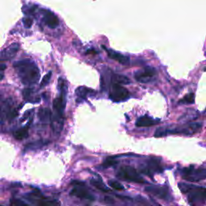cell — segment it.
Segmentation results:
<instances>
[{"mask_svg":"<svg viewBox=\"0 0 206 206\" xmlns=\"http://www.w3.org/2000/svg\"><path fill=\"white\" fill-rule=\"evenodd\" d=\"M183 178L191 182H197L204 180L206 177V170L204 168L195 169L194 166L186 167L183 170Z\"/></svg>","mask_w":206,"mask_h":206,"instance_id":"cell-5","label":"cell"},{"mask_svg":"<svg viewBox=\"0 0 206 206\" xmlns=\"http://www.w3.org/2000/svg\"><path fill=\"white\" fill-rule=\"evenodd\" d=\"M108 184H109V185H110L111 188H114V189H116V190H118V191H122L125 189L124 186L122 185V184L119 183L118 181L111 180H109Z\"/></svg>","mask_w":206,"mask_h":206,"instance_id":"cell-25","label":"cell"},{"mask_svg":"<svg viewBox=\"0 0 206 206\" xmlns=\"http://www.w3.org/2000/svg\"><path fill=\"white\" fill-rule=\"evenodd\" d=\"M118 161L116 160V156H114V157H108L104 163H102L103 168H107V167H112V166H115V165L118 164Z\"/></svg>","mask_w":206,"mask_h":206,"instance_id":"cell-23","label":"cell"},{"mask_svg":"<svg viewBox=\"0 0 206 206\" xmlns=\"http://www.w3.org/2000/svg\"><path fill=\"white\" fill-rule=\"evenodd\" d=\"M46 144V142L43 140H39V141H36V142H31L29 144H28L25 147V151H32V150H35V149H38L42 147L43 146Z\"/></svg>","mask_w":206,"mask_h":206,"instance_id":"cell-22","label":"cell"},{"mask_svg":"<svg viewBox=\"0 0 206 206\" xmlns=\"http://www.w3.org/2000/svg\"><path fill=\"white\" fill-rule=\"evenodd\" d=\"M23 23L26 28H30L32 24V20L31 19H23Z\"/></svg>","mask_w":206,"mask_h":206,"instance_id":"cell-32","label":"cell"},{"mask_svg":"<svg viewBox=\"0 0 206 206\" xmlns=\"http://www.w3.org/2000/svg\"><path fill=\"white\" fill-rule=\"evenodd\" d=\"M90 184L94 186L95 188H98V190L101 191L103 192H110V190L105 185V184L101 181V179L98 178H92L90 179Z\"/></svg>","mask_w":206,"mask_h":206,"instance_id":"cell-19","label":"cell"},{"mask_svg":"<svg viewBox=\"0 0 206 206\" xmlns=\"http://www.w3.org/2000/svg\"><path fill=\"white\" fill-rule=\"evenodd\" d=\"M105 201L109 203V204H114L115 203V201L113 200V198L109 197H105Z\"/></svg>","mask_w":206,"mask_h":206,"instance_id":"cell-33","label":"cell"},{"mask_svg":"<svg viewBox=\"0 0 206 206\" xmlns=\"http://www.w3.org/2000/svg\"><path fill=\"white\" fill-rule=\"evenodd\" d=\"M205 188L195 186L188 193V201L190 204H195L197 202H204L205 200Z\"/></svg>","mask_w":206,"mask_h":206,"instance_id":"cell-9","label":"cell"},{"mask_svg":"<svg viewBox=\"0 0 206 206\" xmlns=\"http://www.w3.org/2000/svg\"><path fill=\"white\" fill-rule=\"evenodd\" d=\"M139 171L143 174L152 177L151 175L153 174L154 172H162V168H161L159 161L156 160V159H152V160H150L149 162H147V165H142L140 167Z\"/></svg>","mask_w":206,"mask_h":206,"instance_id":"cell-10","label":"cell"},{"mask_svg":"<svg viewBox=\"0 0 206 206\" xmlns=\"http://www.w3.org/2000/svg\"><path fill=\"white\" fill-rule=\"evenodd\" d=\"M6 69H7L6 64L1 63L0 64V81H2L4 78V71Z\"/></svg>","mask_w":206,"mask_h":206,"instance_id":"cell-30","label":"cell"},{"mask_svg":"<svg viewBox=\"0 0 206 206\" xmlns=\"http://www.w3.org/2000/svg\"><path fill=\"white\" fill-rule=\"evenodd\" d=\"M98 52L96 50H94V49H88L87 52H86V54H97Z\"/></svg>","mask_w":206,"mask_h":206,"instance_id":"cell-34","label":"cell"},{"mask_svg":"<svg viewBox=\"0 0 206 206\" xmlns=\"http://www.w3.org/2000/svg\"><path fill=\"white\" fill-rule=\"evenodd\" d=\"M118 177L124 180L137 184H144L146 181L139 173L131 166H122L118 172Z\"/></svg>","mask_w":206,"mask_h":206,"instance_id":"cell-3","label":"cell"},{"mask_svg":"<svg viewBox=\"0 0 206 206\" xmlns=\"http://www.w3.org/2000/svg\"><path fill=\"white\" fill-rule=\"evenodd\" d=\"M129 98L128 90L122 85L112 82L110 90V98L115 102L123 101Z\"/></svg>","mask_w":206,"mask_h":206,"instance_id":"cell-4","label":"cell"},{"mask_svg":"<svg viewBox=\"0 0 206 206\" xmlns=\"http://www.w3.org/2000/svg\"><path fill=\"white\" fill-rule=\"evenodd\" d=\"M38 204L41 206H54L58 205V204H60V203L57 201H48L39 202Z\"/></svg>","mask_w":206,"mask_h":206,"instance_id":"cell-28","label":"cell"},{"mask_svg":"<svg viewBox=\"0 0 206 206\" xmlns=\"http://www.w3.org/2000/svg\"><path fill=\"white\" fill-rule=\"evenodd\" d=\"M179 186V188H180V190L181 191V192H183V193H188L189 191L192 189L193 187H194V185H192V184H185V183H180L178 184Z\"/></svg>","mask_w":206,"mask_h":206,"instance_id":"cell-26","label":"cell"},{"mask_svg":"<svg viewBox=\"0 0 206 206\" xmlns=\"http://www.w3.org/2000/svg\"><path fill=\"white\" fill-rule=\"evenodd\" d=\"M19 77L23 84L32 85L36 84L39 79V70L34 62L30 60H23L14 63Z\"/></svg>","mask_w":206,"mask_h":206,"instance_id":"cell-1","label":"cell"},{"mask_svg":"<svg viewBox=\"0 0 206 206\" xmlns=\"http://www.w3.org/2000/svg\"><path fill=\"white\" fill-rule=\"evenodd\" d=\"M51 122H52V127H53V131L56 134H60L64 126V117L61 115L53 114L52 115Z\"/></svg>","mask_w":206,"mask_h":206,"instance_id":"cell-12","label":"cell"},{"mask_svg":"<svg viewBox=\"0 0 206 206\" xmlns=\"http://www.w3.org/2000/svg\"><path fill=\"white\" fill-rule=\"evenodd\" d=\"M28 136V126H24L14 132V137L17 140H23Z\"/></svg>","mask_w":206,"mask_h":206,"instance_id":"cell-21","label":"cell"},{"mask_svg":"<svg viewBox=\"0 0 206 206\" xmlns=\"http://www.w3.org/2000/svg\"><path fill=\"white\" fill-rule=\"evenodd\" d=\"M11 204L12 205H27L26 203H24L23 201H20V200H12V201H11Z\"/></svg>","mask_w":206,"mask_h":206,"instance_id":"cell-31","label":"cell"},{"mask_svg":"<svg viewBox=\"0 0 206 206\" xmlns=\"http://www.w3.org/2000/svg\"><path fill=\"white\" fill-rule=\"evenodd\" d=\"M23 97H24V98H25L27 101H28V100L30 99V98H32V89H24L23 92Z\"/></svg>","mask_w":206,"mask_h":206,"instance_id":"cell-29","label":"cell"},{"mask_svg":"<svg viewBox=\"0 0 206 206\" xmlns=\"http://www.w3.org/2000/svg\"><path fill=\"white\" fill-rule=\"evenodd\" d=\"M145 191L163 201H171L172 197L167 186L150 185L145 188Z\"/></svg>","mask_w":206,"mask_h":206,"instance_id":"cell-6","label":"cell"},{"mask_svg":"<svg viewBox=\"0 0 206 206\" xmlns=\"http://www.w3.org/2000/svg\"><path fill=\"white\" fill-rule=\"evenodd\" d=\"M198 115H199V113L197 112V111L192 110V109H188V110L186 111L185 114H184L179 118V121L183 122V123H187V122L196 120L198 118Z\"/></svg>","mask_w":206,"mask_h":206,"instance_id":"cell-16","label":"cell"},{"mask_svg":"<svg viewBox=\"0 0 206 206\" xmlns=\"http://www.w3.org/2000/svg\"><path fill=\"white\" fill-rule=\"evenodd\" d=\"M156 69L152 67H145L142 70H139L135 74V80L141 83H148L156 76Z\"/></svg>","mask_w":206,"mask_h":206,"instance_id":"cell-7","label":"cell"},{"mask_svg":"<svg viewBox=\"0 0 206 206\" xmlns=\"http://www.w3.org/2000/svg\"><path fill=\"white\" fill-rule=\"evenodd\" d=\"M52 75H53L52 72L49 71L48 74L44 76V77H43V79H42L41 82H40V88L44 87V86H46V85H48V83H49V81H50L51 77H52Z\"/></svg>","mask_w":206,"mask_h":206,"instance_id":"cell-27","label":"cell"},{"mask_svg":"<svg viewBox=\"0 0 206 206\" xmlns=\"http://www.w3.org/2000/svg\"><path fill=\"white\" fill-rule=\"evenodd\" d=\"M203 127L202 122H187L184 126H166L160 127L156 131L154 136L156 138H160L167 136V135H192L201 131Z\"/></svg>","mask_w":206,"mask_h":206,"instance_id":"cell-2","label":"cell"},{"mask_svg":"<svg viewBox=\"0 0 206 206\" xmlns=\"http://www.w3.org/2000/svg\"><path fill=\"white\" fill-rule=\"evenodd\" d=\"M106 51V53H107L108 56H109V57L111 58V59L115 60L117 62L120 63L122 64H124V65H126V64H128L129 62H130V58L128 57H126V56H124L121 53H118V52H115V51L113 50H110V49H107V48H104Z\"/></svg>","mask_w":206,"mask_h":206,"instance_id":"cell-13","label":"cell"},{"mask_svg":"<svg viewBox=\"0 0 206 206\" xmlns=\"http://www.w3.org/2000/svg\"><path fill=\"white\" fill-rule=\"evenodd\" d=\"M38 117L42 122L48 123L51 122L52 118V112L48 108H40L38 111Z\"/></svg>","mask_w":206,"mask_h":206,"instance_id":"cell-17","label":"cell"},{"mask_svg":"<svg viewBox=\"0 0 206 206\" xmlns=\"http://www.w3.org/2000/svg\"><path fill=\"white\" fill-rule=\"evenodd\" d=\"M74 184H75V187H74L72 191L70 192V195L71 196H74L75 197H77V198H80V199H85L88 200V201H94V197L92 196L88 190H86L85 188H84V184L81 183V182H79V181H74L73 182Z\"/></svg>","mask_w":206,"mask_h":206,"instance_id":"cell-8","label":"cell"},{"mask_svg":"<svg viewBox=\"0 0 206 206\" xmlns=\"http://www.w3.org/2000/svg\"><path fill=\"white\" fill-rule=\"evenodd\" d=\"M44 21L46 24L51 28H56L59 25V19L51 12H48L44 15Z\"/></svg>","mask_w":206,"mask_h":206,"instance_id":"cell-18","label":"cell"},{"mask_svg":"<svg viewBox=\"0 0 206 206\" xmlns=\"http://www.w3.org/2000/svg\"><path fill=\"white\" fill-rule=\"evenodd\" d=\"M94 93V91L92 89L85 87V86H80L76 89V95L77 97V101L81 102V101L86 100L87 97L89 95H91Z\"/></svg>","mask_w":206,"mask_h":206,"instance_id":"cell-15","label":"cell"},{"mask_svg":"<svg viewBox=\"0 0 206 206\" xmlns=\"http://www.w3.org/2000/svg\"><path fill=\"white\" fill-rule=\"evenodd\" d=\"M112 82L117 83L119 85H128L131 83V80L127 77L120 74H113L111 77Z\"/></svg>","mask_w":206,"mask_h":206,"instance_id":"cell-20","label":"cell"},{"mask_svg":"<svg viewBox=\"0 0 206 206\" xmlns=\"http://www.w3.org/2000/svg\"><path fill=\"white\" fill-rule=\"evenodd\" d=\"M160 120L159 119H154L148 115H144L140 117L136 122V126L138 127H150L156 124H158Z\"/></svg>","mask_w":206,"mask_h":206,"instance_id":"cell-14","label":"cell"},{"mask_svg":"<svg viewBox=\"0 0 206 206\" xmlns=\"http://www.w3.org/2000/svg\"><path fill=\"white\" fill-rule=\"evenodd\" d=\"M19 49V45L16 43L11 44L7 48H4L0 53V62L7 61L14 58L18 53Z\"/></svg>","mask_w":206,"mask_h":206,"instance_id":"cell-11","label":"cell"},{"mask_svg":"<svg viewBox=\"0 0 206 206\" xmlns=\"http://www.w3.org/2000/svg\"><path fill=\"white\" fill-rule=\"evenodd\" d=\"M195 101V94L190 93L184 97L183 99H181L180 103L181 104H193Z\"/></svg>","mask_w":206,"mask_h":206,"instance_id":"cell-24","label":"cell"}]
</instances>
